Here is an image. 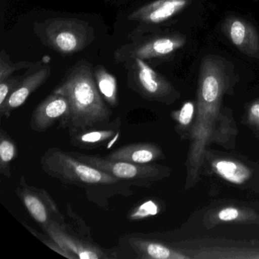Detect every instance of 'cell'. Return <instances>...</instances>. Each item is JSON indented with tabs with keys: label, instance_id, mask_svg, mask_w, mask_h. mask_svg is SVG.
<instances>
[{
	"label": "cell",
	"instance_id": "1",
	"mask_svg": "<svg viewBox=\"0 0 259 259\" xmlns=\"http://www.w3.org/2000/svg\"><path fill=\"white\" fill-rule=\"evenodd\" d=\"M53 92L66 97L70 104V117L64 128L84 130L111 122L113 111L100 94L88 62L77 63Z\"/></svg>",
	"mask_w": 259,
	"mask_h": 259
},
{
	"label": "cell",
	"instance_id": "2",
	"mask_svg": "<svg viewBox=\"0 0 259 259\" xmlns=\"http://www.w3.org/2000/svg\"><path fill=\"white\" fill-rule=\"evenodd\" d=\"M42 170L64 184L82 188L117 186L130 184L97 169L57 147L48 148L40 160Z\"/></svg>",
	"mask_w": 259,
	"mask_h": 259
},
{
	"label": "cell",
	"instance_id": "3",
	"mask_svg": "<svg viewBox=\"0 0 259 259\" xmlns=\"http://www.w3.org/2000/svg\"><path fill=\"white\" fill-rule=\"evenodd\" d=\"M37 35L44 45L63 55L76 54L94 39V30L77 19H50L37 25Z\"/></svg>",
	"mask_w": 259,
	"mask_h": 259
},
{
	"label": "cell",
	"instance_id": "4",
	"mask_svg": "<svg viewBox=\"0 0 259 259\" xmlns=\"http://www.w3.org/2000/svg\"><path fill=\"white\" fill-rule=\"evenodd\" d=\"M15 192L30 216L41 228L55 223L68 231L69 226L66 218L46 189L31 186L27 182L26 177L22 175Z\"/></svg>",
	"mask_w": 259,
	"mask_h": 259
},
{
	"label": "cell",
	"instance_id": "5",
	"mask_svg": "<svg viewBox=\"0 0 259 259\" xmlns=\"http://www.w3.org/2000/svg\"><path fill=\"white\" fill-rule=\"evenodd\" d=\"M81 161L110 174L119 180L132 183L134 186H145L157 176V169L150 164H135L123 161L107 160L99 155H89L82 153L69 151Z\"/></svg>",
	"mask_w": 259,
	"mask_h": 259
},
{
	"label": "cell",
	"instance_id": "6",
	"mask_svg": "<svg viewBox=\"0 0 259 259\" xmlns=\"http://www.w3.org/2000/svg\"><path fill=\"white\" fill-rule=\"evenodd\" d=\"M185 44L186 39L180 35L151 36L121 48L115 54V58L126 62L136 58H161L170 55Z\"/></svg>",
	"mask_w": 259,
	"mask_h": 259
},
{
	"label": "cell",
	"instance_id": "7",
	"mask_svg": "<svg viewBox=\"0 0 259 259\" xmlns=\"http://www.w3.org/2000/svg\"><path fill=\"white\" fill-rule=\"evenodd\" d=\"M70 115L69 100L53 92L34 109L30 119V128L35 133H42L57 123L58 128H64Z\"/></svg>",
	"mask_w": 259,
	"mask_h": 259
},
{
	"label": "cell",
	"instance_id": "8",
	"mask_svg": "<svg viewBox=\"0 0 259 259\" xmlns=\"http://www.w3.org/2000/svg\"><path fill=\"white\" fill-rule=\"evenodd\" d=\"M42 229L47 235L57 241L65 249L78 256V258L109 259L118 257L116 249L102 248L93 241L86 240L63 230L55 223Z\"/></svg>",
	"mask_w": 259,
	"mask_h": 259
},
{
	"label": "cell",
	"instance_id": "9",
	"mask_svg": "<svg viewBox=\"0 0 259 259\" xmlns=\"http://www.w3.org/2000/svg\"><path fill=\"white\" fill-rule=\"evenodd\" d=\"M127 62H132L130 87L142 98L157 101L169 92V82L150 67L145 60L136 58Z\"/></svg>",
	"mask_w": 259,
	"mask_h": 259
},
{
	"label": "cell",
	"instance_id": "10",
	"mask_svg": "<svg viewBox=\"0 0 259 259\" xmlns=\"http://www.w3.org/2000/svg\"><path fill=\"white\" fill-rule=\"evenodd\" d=\"M122 120L117 117L107 125L84 128L68 130L71 145L81 150H94L115 142L119 137Z\"/></svg>",
	"mask_w": 259,
	"mask_h": 259
},
{
	"label": "cell",
	"instance_id": "11",
	"mask_svg": "<svg viewBox=\"0 0 259 259\" xmlns=\"http://www.w3.org/2000/svg\"><path fill=\"white\" fill-rule=\"evenodd\" d=\"M51 73V67L46 63L35 71H31V73L25 75L4 107L0 108V117L9 119L15 110L22 107L28 98L46 82Z\"/></svg>",
	"mask_w": 259,
	"mask_h": 259
},
{
	"label": "cell",
	"instance_id": "12",
	"mask_svg": "<svg viewBox=\"0 0 259 259\" xmlns=\"http://www.w3.org/2000/svg\"><path fill=\"white\" fill-rule=\"evenodd\" d=\"M188 4L189 0H156L133 12L130 19L145 25L160 24L174 17Z\"/></svg>",
	"mask_w": 259,
	"mask_h": 259
},
{
	"label": "cell",
	"instance_id": "13",
	"mask_svg": "<svg viewBox=\"0 0 259 259\" xmlns=\"http://www.w3.org/2000/svg\"><path fill=\"white\" fill-rule=\"evenodd\" d=\"M226 31L233 45L250 57H259V38L250 24L240 19H229Z\"/></svg>",
	"mask_w": 259,
	"mask_h": 259
},
{
	"label": "cell",
	"instance_id": "14",
	"mask_svg": "<svg viewBox=\"0 0 259 259\" xmlns=\"http://www.w3.org/2000/svg\"><path fill=\"white\" fill-rule=\"evenodd\" d=\"M158 148L154 144L139 142L116 148L104 158L113 161H123L135 164H149L159 157Z\"/></svg>",
	"mask_w": 259,
	"mask_h": 259
},
{
	"label": "cell",
	"instance_id": "15",
	"mask_svg": "<svg viewBox=\"0 0 259 259\" xmlns=\"http://www.w3.org/2000/svg\"><path fill=\"white\" fill-rule=\"evenodd\" d=\"M94 74L98 91L105 102L111 108L117 107L119 106V100L116 77L102 66H97Z\"/></svg>",
	"mask_w": 259,
	"mask_h": 259
},
{
	"label": "cell",
	"instance_id": "16",
	"mask_svg": "<svg viewBox=\"0 0 259 259\" xmlns=\"http://www.w3.org/2000/svg\"><path fill=\"white\" fill-rule=\"evenodd\" d=\"M18 157L17 144L4 128L0 130V172L11 178V163Z\"/></svg>",
	"mask_w": 259,
	"mask_h": 259
},
{
	"label": "cell",
	"instance_id": "17",
	"mask_svg": "<svg viewBox=\"0 0 259 259\" xmlns=\"http://www.w3.org/2000/svg\"><path fill=\"white\" fill-rule=\"evenodd\" d=\"M218 174L230 183L242 184L250 177V172L243 165L230 160H221L215 165Z\"/></svg>",
	"mask_w": 259,
	"mask_h": 259
},
{
	"label": "cell",
	"instance_id": "18",
	"mask_svg": "<svg viewBox=\"0 0 259 259\" xmlns=\"http://www.w3.org/2000/svg\"><path fill=\"white\" fill-rule=\"evenodd\" d=\"M34 66L31 62H19L13 63L10 61V57L5 51L0 54V82L12 76L16 71L23 69H31Z\"/></svg>",
	"mask_w": 259,
	"mask_h": 259
},
{
	"label": "cell",
	"instance_id": "19",
	"mask_svg": "<svg viewBox=\"0 0 259 259\" xmlns=\"http://www.w3.org/2000/svg\"><path fill=\"white\" fill-rule=\"evenodd\" d=\"M159 207L153 200H147L140 203L130 210L127 218L130 221H141L149 217L155 216L158 213Z\"/></svg>",
	"mask_w": 259,
	"mask_h": 259
},
{
	"label": "cell",
	"instance_id": "20",
	"mask_svg": "<svg viewBox=\"0 0 259 259\" xmlns=\"http://www.w3.org/2000/svg\"><path fill=\"white\" fill-rule=\"evenodd\" d=\"M34 236L40 239L43 243H45L47 246L49 247L50 248L53 250V251H56V252L60 254V255L63 256V257H67L69 259H78V257L75 254H72V253L69 252L67 250L65 249L62 245H60L57 241L54 240L52 237L50 236H45V235L41 234L39 233L37 230H34L32 227H29L26 224H22Z\"/></svg>",
	"mask_w": 259,
	"mask_h": 259
},
{
	"label": "cell",
	"instance_id": "21",
	"mask_svg": "<svg viewBox=\"0 0 259 259\" xmlns=\"http://www.w3.org/2000/svg\"><path fill=\"white\" fill-rule=\"evenodd\" d=\"M25 75L11 76L0 82V108L4 107L10 95L17 87Z\"/></svg>",
	"mask_w": 259,
	"mask_h": 259
},
{
	"label": "cell",
	"instance_id": "22",
	"mask_svg": "<svg viewBox=\"0 0 259 259\" xmlns=\"http://www.w3.org/2000/svg\"><path fill=\"white\" fill-rule=\"evenodd\" d=\"M194 113L193 104L187 102L183 106L178 116V121L181 125H189L192 121Z\"/></svg>",
	"mask_w": 259,
	"mask_h": 259
},
{
	"label": "cell",
	"instance_id": "23",
	"mask_svg": "<svg viewBox=\"0 0 259 259\" xmlns=\"http://www.w3.org/2000/svg\"><path fill=\"white\" fill-rule=\"evenodd\" d=\"M239 216V211L233 207H227L220 211L218 217L221 221H230L236 219Z\"/></svg>",
	"mask_w": 259,
	"mask_h": 259
},
{
	"label": "cell",
	"instance_id": "24",
	"mask_svg": "<svg viewBox=\"0 0 259 259\" xmlns=\"http://www.w3.org/2000/svg\"><path fill=\"white\" fill-rule=\"evenodd\" d=\"M250 110H251V113L253 116L259 119V102L253 104Z\"/></svg>",
	"mask_w": 259,
	"mask_h": 259
}]
</instances>
